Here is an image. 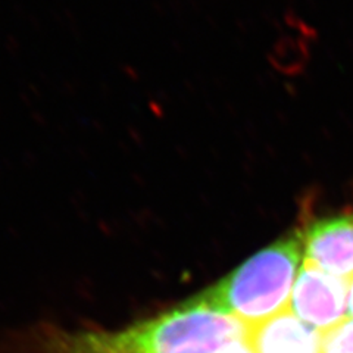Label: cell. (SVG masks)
Segmentation results:
<instances>
[{"label":"cell","mask_w":353,"mask_h":353,"mask_svg":"<svg viewBox=\"0 0 353 353\" xmlns=\"http://www.w3.org/2000/svg\"><path fill=\"white\" fill-rule=\"evenodd\" d=\"M248 325L209 307L201 297L119 330H39L34 353H215L246 339Z\"/></svg>","instance_id":"6da1fadb"},{"label":"cell","mask_w":353,"mask_h":353,"mask_svg":"<svg viewBox=\"0 0 353 353\" xmlns=\"http://www.w3.org/2000/svg\"><path fill=\"white\" fill-rule=\"evenodd\" d=\"M303 239L290 234L243 262L199 297L214 311L237 318L248 327L289 309L302 267Z\"/></svg>","instance_id":"7a4b0ae2"},{"label":"cell","mask_w":353,"mask_h":353,"mask_svg":"<svg viewBox=\"0 0 353 353\" xmlns=\"http://www.w3.org/2000/svg\"><path fill=\"white\" fill-rule=\"evenodd\" d=\"M349 280L330 275L303 261L292 290L289 311L325 334L347 319Z\"/></svg>","instance_id":"3957f363"},{"label":"cell","mask_w":353,"mask_h":353,"mask_svg":"<svg viewBox=\"0 0 353 353\" xmlns=\"http://www.w3.org/2000/svg\"><path fill=\"white\" fill-rule=\"evenodd\" d=\"M302 239L306 262L334 277L353 279V214L318 219Z\"/></svg>","instance_id":"277c9868"},{"label":"cell","mask_w":353,"mask_h":353,"mask_svg":"<svg viewBox=\"0 0 353 353\" xmlns=\"http://www.w3.org/2000/svg\"><path fill=\"white\" fill-rule=\"evenodd\" d=\"M246 340L255 353H323V337L289 309L248 327Z\"/></svg>","instance_id":"5b68a950"},{"label":"cell","mask_w":353,"mask_h":353,"mask_svg":"<svg viewBox=\"0 0 353 353\" xmlns=\"http://www.w3.org/2000/svg\"><path fill=\"white\" fill-rule=\"evenodd\" d=\"M323 337V353H353V319H346Z\"/></svg>","instance_id":"8992f818"},{"label":"cell","mask_w":353,"mask_h":353,"mask_svg":"<svg viewBox=\"0 0 353 353\" xmlns=\"http://www.w3.org/2000/svg\"><path fill=\"white\" fill-rule=\"evenodd\" d=\"M215 353H255V352L252 350L246 339H240L236 341H231V343H228L224 347H221Z\"/></svg>","instance_id":"52a82bcc"},{"label":"cell","mask_w":353,"mask_h":353,"mask_svg":"<svg viewBox=\"0 0 353 353\" xmlns=\"http://www.w3.org/2000/svg\"><path fill=\"white\" fill-rule=\"evenodd\" d=\"M347 318L353 319V279L349 280L347 290Z\"/></svg>","instance_id":"ba28073f"}]
</instances>
